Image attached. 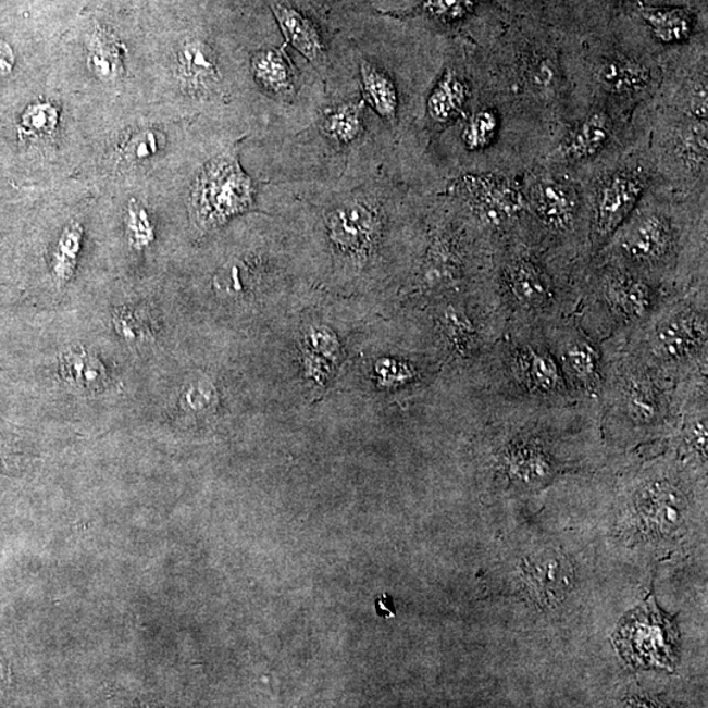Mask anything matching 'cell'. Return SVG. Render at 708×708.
I'll return each instance as SVG.
<instances>
[{"label": "cell", "mask_w": 708, "mask_h": 708, "mask_svg": "<svg viewBox=\"0 0 708 708\" xmlns=\"http://www.w3.org/2000/svg\"><path fill=\"white\" fill-rule=\"evenodd\" d=\"M592 260L617 265L675 295L707 284V194L656 181Z\"/></svg>", "instance_id": "cell-1"}, {"label": "cell", "mask_w": 708, "mask_h": 708, "mask_svg": "<svg viewBox=\"0 0 708 708\" xmlns=\"http://www.w3.org/2000/svg\"><path fill=\"white\" fill-rule=\"evenodd\" d=\"M589 260L554 244L529 215L496 240L494 285L509 327L542 325L576 309Z\"/></svg>", "instance_id": "cell-2"}, {"label": "cell", "mask_w": 708, "mask_h": 708, "mask_svg": "<svg viewBox=\"0 0 708 708\" xmlns=\"http://www.w3.org/2000/svg\"><path fill=\"white\" fill-rule=\"evenodd\" d=\"M666 57L626 49L563 52L575 119L592 107L634 116L656 97Z\"/></svg>", "instance_id": "cell-3"}, {"label": "cell", "mask_w": 708, "mask_h": 708, "mask_svg": "<svg viewBox=\"0 0 708 708\" xmlns=\"http://www.w3.org/2000/svg\"><path fill=\"white\" fill-rule=\"evenodd\" d=\"M707 284L669 296L623 346L674 380L707 373Z\"/></svg>", "instance_id": "cell-4"}, {"label": "cell", "mask_w": 708, "mask_h": 708, "mask_svg": "<svg viewBox=\"0 0 708 708\" xmlns=\"http://www.w3.org/2000/svg\"><path fill=\"white\" fill-rule=\"evenodd\" d=\"M669 296L639 274L591 260L572 315L586 333L605 343L633 333Z\"/></svg>", "instance_id": "cell-5"}, {"label": "cell", "mask_w": 708, "mask_h": 708, "mask_svg": "<svg viewBox=\"0 0 708 708\" xmlns=\"http://www.w3.org/2000/svg\"><path fill=\"white\" fill-rule=\"evenodd\" d=\"M483 360L494 392L539 403L580 401L539 325L509 327Z\"/></svg>", "instance_id": "cell-6"}, {"label": "cell", "mask_w": 708, "mask_h": 708, "mask_svg": "<svg viewBox=\"0 0 708 708\" xmlns=\"http://www.w3.org/2000/svg\"><path fill=\"white\" fill-rule=\"evenodd\" d=\"M656 181L655 165L644 137L614 161L601 165L583 178L588 203L591 260L633 213Z\"/></svg>", "instance_id": "cell-7"}, {"label": "cell", "mask_w": 708, "mask_h": 708, "mask_svg": "<svg viewBox=\"0 0 708 708\" xmlns=\"http://www.w3.org/2000/svg\"><path fill=\"white\" fill-rule=\"evenodd\" d=\"M521 182L534 225L554 244L591 261L584 182L570 172L542 164L522 172Z\"/></svg>", "instance_id": "cell-8"}, {"label": "cell", "mask_w": 708, "mask_h": 708, "mask_svg": "<svg viewBox=\"0 0 708 708\" xmlns=\"http://www.w3.org/2000/svg\"><path fill=\"white\" fill-rule=\"evenodd\" d=\"M639 124L637 113L624 116L608 108L592 107L567 125L538 164L570 172L583 181L639 142Z\"/></svg>", "instance_id": "cell-9"}, {"label": "cell", "mask_w": 708, "mask_h": 708, "mask_svg": "<svg viewBox=\"0 0 708 708\" xmlns=\"http://www.w3.org/2000/svg\"><path fill=\"white\" fill-rule=\"evenodd\" d=\"M542 330L575 397L584 403H599L608 370L604 344L572 314L554 319Z\"/></svg>", "instance_id": "cell-10"}, {"label": "cell", "mask_w": 708, "mask_h": 708, "mask_svg": "<svg viewBox=\"0 0 708 708\" xmlns=\"http://www.w3.org/2000/svg\"><path fill=\"white\" fill-rule=\"evenodd\" d=\"M522 174L470 172L457 178L455 192L474 220L495 236L513 232L527 216Z\"/></svg>", "instance_id": "cell-11"}, {"label": "cell", "mask_w": 708, "mask_h": 708, "mask_svg": "<svg viewBox=\"0 0 708 708\" xmlns=\"http://www.w3.org/2000/svg\"><path fill=\"white\" fill-rule=\"evenodd\" d=\"M251 181L234 158H220L197 178L192 195L194 219L202 228L222 225L250 208Z\"/></svg>", "instance_id": "cell-12"}, {"label": "cell", "mask_w": 708, "mask_h": 708, "mask_svg": "<svg viewBox=\"0 0 708 708\" xmlns=\"http://www.w3.org/2000/svg\"><path fill=\"white\" fill-rule=\"evenodd\" d=\"M616 643L631 666L673 669L679 634L671 618L648 605L623 618Z\"/></svg>", "instance_id": "cell-13"}, {"label": "cell", "mask_w": 708, "mask_h": 708, "mask_svg": "<svg viewBox=\"0 0 708 708\" xmlns=\"http://www.w3.org/2000/svg\"><path fill=\"white\" fill-rule=\"evenodd\" d=\"M464 263L462 240L450 232L437 233L421 266V286L437 293L457 288L464 278Z\"/></svg>", "instance_id": "cell-14"}, {"label": "cell", "mask_w": 708, "mask_h": 708, "mask_svg": "<svg viewBox=\"0 0 708 708\" xmlns=\"http://www.w3.org/2000/svg\"><path fill=\"white\" fill-rule=\"evenodd\" d=\"M330 238L336 248L349 254L367 253L378 235V219L362 203H348L328 216Z\"/></svg>", "instance_id": "cell-15"}, {"label": "cell", "mask_w": 708, "mask_h": 708, "mask_svg": "<svg viewBox=\"0 0 708 708\" xmlns=\"http://www.w3.org/2000/svg\"><path fill=\"white\" fill-rule=\"evenodd\" d=\"M524 573L529 586L546 604H558L571 591L572 566L557 552L546 551L527 558Z\"/></svg>", "instance_id": "cell-16"}, {"label": "cell", "mask_w": 708, "mask_h": 708, "mask_svg": "<svg viewBox=\"0 0 708 708\" xmlns=\"http://www.w3.org/2000/svg\"><path fill=\"white\" fill-rule=\"evenodd\" d=\"M472 98V89L465 76L456 67L445 69L432 88L426 111L433 123L448 125L462 117Z\"/></svg>", "instance_id": "cell-17"}, {"label": "cell", "mask_w": 708, "mask_h": 708, "mask_svg": "<svg viewBox=\"0 0 708 708\" xmlns=\"http://www.w3.org/2000/svg\"><path fill=\"white\" fill-rule=\"evenodd\" d=\"M641 17L650 36L662 47H680L691 40L695 28L692 11L681 8H642Z\"/></svg>", "instance_id": "cell-18"}, {"label": "cell", "mask_w": 708, "mask_h": 708, "mask_svg": "<svg viewBox=\"0 0 708 708\" xmlns=\"http://www.w3.org/2000/svg\"><path fill=\"white\" fill-rule=\"evenodd\" d=\"M281 30L299 53L303 54L315 66L322 67L325 62V52L321 36L315 25L308 17L285 4L274 5Z\"/></svg>", "instance_id": "cell-19"}, {"label": "cell", "mask_w": 708, "mask_h": 708, "mask_svg": "<svg viewBox=\"0 0 708 708\" xmlns=\"http://www.w3.org/2000/svg\"><path fill=\"white\" fill-rule=\"evenodd\" d=\"M61 374L67 384L86 392H103L110 385L103 362L85 349L70 350L62 357Z\"/></svg>", "instance_id": "cell-20"}, {"label": "cell", "mask_w": 708, "mask_h": 708, "mask_svg": "<svg viewBox=\"0 0 708 708\" xmlns=\"http://www.w3.org/2000/svg\"><path fill=\"white\" fill-rule=\"evenodd\" d=\"M182 78L190 88L207 89L219 80L216 60L208 45L192 41L178 55Z\"/></svg>", "instance_id": "cell-21"}, {"label": "cell", "mask_w": 708, "mask_h": 708, "mask_svg": "<svg viewBox=\"0 0 708 708\" xmlns=\"http://www.w3.org/2000/svg\"><path fill=\"white\" fill-rule=\"evenodd\" d=\"M363 97L373 110L388 121L397 119L398 92L390 75L384 70L363 62L361 65Z\"/></svg>", "instance_id": "cell-22"}, {"label": "cell", "mask_w": 708, "mask_h": 708, "mask_svg": "<svg viewBox=\"0 0 708 708\" xmlns=\"http://www.w3.org/2000/svg\"><path fill=\"white\" fill-rule=\"evenodd\" d=\"M254 78L268 91L281 98L290 97L295 91L291 66L281 50H264L254 54L252 60Z\"/></svg>", "instance_id": "cell-23"}, {"label": "cell", "mask_w": 708, "mask_h": 708, "mask_svg": "<svg viewBox=\"0 0 708 708\" xmlns=\"http://www.w3.org/2000/svg\"><path fill=\"white\" fill-rule=\"evenodd\" d=\"M646 499L653 501L654 512L649 514L656 526L674 531L682 520L684 496L668 482H656L647 488Z\"/></svg>", "instance_id": "cell-24"}, {"label": "cell", "mask_w": 708, "mask_h": 708, "mask_svg": "<svg viewBox=\"0 0 708 708\" xmlns=\"http://www.w3.org/2000/svg\"><path fill=\"white\" fill-rule=\"evenodd\" d=\"M305 363L311 376L316 381H322L336 361L339 353V344L330 331L311 330L305 336Z\"/></svg>", "instance_id": "cell-25"}, {"label": "cell", "mask_w": 708, "mask_h": 708, "mask_svg": "<svg viewBox=\"0 0 708 708\" xmlns=\"http://www.w3.org/2000/svg\"><path fill=\"white\" fill-rule=\"evenodd\" d=\"M323 131L336 142H353L362 131L361 108L355 104L335 108L324 117Z\"/></svg>", "instance_id": "cell-26"}, {"label": "cell", "mask_w": 708, "mask_h": 708, "mask_svg": "<svg viewBox=\"0 0 708 708\" xmlns=\"http://www.w3.org/2000/svg\"><path fill=\"white\" fill-rule=\"evenodd\" d=\"M80 239L79 226L70 227L62 235L54 259V273L57 280L62 281V283L72 276L80 248Z\"/></svg>", "instance_id": "cell-27"}, {"label": "cell", "mask_w": 708, "mask_h": 708, "mask_svg": "<svg viewBox=\"0 0 708 708\" xmlns=\"http://www.w3.org/2000/svg\"><path fill=\"white\" fill-rule=\"evenodd\" d=\"M88 66L99 78L110 80L121 73L120 55L112 45L99 41L88 57Z\"/></svg>", "instance_id": "cell-28"}, {"label": "cell", "mask_w": 708, "mask_h": 708, "mask_svg": "<svg viewBox=\"0 0 708 708\" xmlns=\"http://www.w3.org/2000/svg\"><path fill=\"white\" fill-rule=\"evenodd\" d=\"M59 123V112L50 104H37L28 108L23 116L25 133L34 136L52 133Z\"/></svg>", "instance_id": "cell-29"}, {"label": "cell", "mask_w": 708, "mask_h": 708, "mask_svg": "<svg viewBox=\"0 0 708 708\" xmlns=\"http://www.w3.org/2000/svg\"><path fill=\"white\" fill-rule=\"evenodd\" d=\"M216 393L208 381L196 382L183 394V406L187 410L199 412L206 411L214 405Z\"/></svg>", "instance_id": "cell-30"}, {"label": "cell", "mask_w": 708, "mask_h": 708, "mask_svg": "<svg viewBox=\"0 0 708 708\" xmlns=\"http://www.w3.org/2000/svg\"><path fill=\"white\" fill-rule=\"evenodd\" d=\"M474 0H426L425 8L443 21H458L468 15Z\"/></svg>", "instance_id": "cell-31"}, {"label": "cell", "mask_w": 708, "mask_h": 708, "mask_svg": "<svg viewBox=\"0 0 708 708\" xmlns=\"http://www.w3.org/2000/svg\"><path fill=\"white\" fill-rule=\"evenodd\" d=\"M381 378L390 385H407L419 378L418 369L403 361L386 360L378 363Z\"/></svg>", "instance_id": "cell-32"}, {"label": "cell", "mask_w": 708, "mask_h": 708, "mask_svg": "<svg viewBox=\"0 0 708 708\" xmlns=\"http://www.w3.org/2000/svg\"><path fill=\"white\" fill-rule=\"evenodd\" d=\"M129 234L132 244L136 247L149 245L154 238L148 214L145 213L144 209L131 208Z\"/></svg>", "instance_id": "cell-33"}, {"label": "cell", "mask_w": 708, "mask_h": 708, "mask_svg": "<svg viewBox=\"0 0 708 708\" xmlns=\"http://www.w3.org/2000/svg\"><path fill=\"white\" fill-rule=\"evenodd\" d=\"M159 142L154 133L145 132L137 134L127 145V154L133 159H146L154 156L158 151Z\"/></svg>", "instance_id": "cell-34"}, {"label": "cell", "mask_w": 708, "mask_h": 708, "mask_svg": "<svg viewBox=\"0 0 708 708\" xmlns=\"http://www.w3.org/2000/svg\"><path fill=\"white\" fill-rule=\"evenodd\" d=\"M116 327L125 340L134 341L144 336V328L140 330L139 322L132 314H119L116 318Z\"/></svg>", "instance_id": "cell-35"}, {"label": "cell", "mask_w": 708, "mask_h": 708, "mask_svg": "<svg viewBox=\"0 0 708 708\" xmlns=\"http://www.w3.org/2000/svg\"><path fill=\"white\" fill-rule=\"evenodd\" d=\"M12 66H14V54L8 45L0 44V76L10 74Z\"/></svg>", "instance_id": "cell-36"}, {"label": "cell", "mask_w": 708, "mask_h": 708, "mask_svg": "<svg viewBox=\"0 0 708 708\" xmlns=\"http://www.w3.org/2000/svg\"><path fill=\"white\" fill-rule=\"evenodd\" d=\"M616 2H628V0H616Z\"/></svg>", "instance_id": "cell-37"}]
</instances>
